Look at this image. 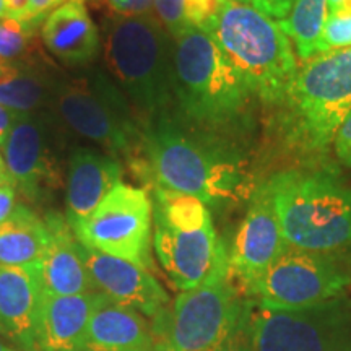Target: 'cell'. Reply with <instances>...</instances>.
<instances>
[{"label": "cell", "instance_id": "6da1fadb", "mask_svg": "<svg viewBox=\"0 0 351 351\" xmlns=\"http://www.w3.org/2000/svg\"><path fill=\"white\" fill-rule=\"evenodd\" d=\"M143 140L132 168L150 186L192 195L207 207L251 199L245 160L226 138L165 114L142 124Z\"/></svg>", "mask_w": 351, "mask_h": 351}, {"label": "cell", "instance_id": "7a4b0ae2", "mask_svg": "<svg viewBox=\"0 0 351 351\" xmlns=\"http://www.w3.org/2000/svg\"><path fill=\"white\" fill-rule=\"evenodd\" d=\"M252 98L243 77L210 34L187 25L174 38V103L179 119L215 134L245 129Z\"/></svg>", "mask_w": 351, "mask_h": 351}, {"label": "cell", "instance_id": "3957f363", "mask_svg": "<svg viewBox=\"0 0 351 351\" xmlns=\"http://www.w3.org/2000/svg\"><path fill=\"white\" fill-rule=\"evenodd\" d=\"M104 59L142 124L169 112L174 104V39L153 13L109 16Z\"/></svg>", "mask_w": 351, "mask_h": 351}, {"label": "cell", "instance_id": "277c9868", "mask_svg": "<svg viewBox=\"0 0 351 351\" xmlns=\"http://www.w3.org/2000/svg\"><path fill=\"white\" fill-rule=\"evenodd\" d=\"M288 245L332 254L351 245V191L326 171H285L267 181Z\"/></svg>", "mask_w": 351, "mask_h": 351}, {"label": "cell", "instance_id": "5b68a950", "mask_svg": "<svg viewBox=\"0 0 351 351\" xmlns=\"http://www.w3.org/2000/svg\"><path fill=\"white\" fill-rule=\"evenodd\" d=\"M221 47L252 95L280 106L298 73L293 44L278 21L245 3L225 0L207 33Z\"/></svg>", "mask_w": 351, "mask_h": 351}, {"label": "cell", "instance_id": "8992f818", "mask_svg": "<svg viewBox=\"0 0 351 351\" xmlns=\"http://www.w3.org/2000/svg\"><path fill=\"white\" fill-rule=\"evenodd\" d=\"M153 247L171 282L181 291L205 283L228 265V252L218 241L212 213L192 195L150 186Z\"/></svg>", "mask_w": 351, "mask_h": 351}, {"label": "cell", "instance_id": "52a82bcc", "mask_svg": "<svg viewBox=\"0 0 351 351\" xmlns=\"http://www.w3.org/2000/svg\"><path fill=\"white\" fill-rule=\"evenodd\" d=\"M280 108L293 145L304 150L330 145L337 127L351 112V47L306 60Z\"/></svg>", "mask_w": 351, "mask_h": 351}, {"label": "cell", "instance_id": "ba28073f", "mask_svg": "<svg viewBox=\"0 0 351 351\" xmlns=\"http://www.w3.org/2000/svg\"><path fill=\"white\" fill-rule=\"evenodd\" d=\"M52 101L69 129L106 148L109 155L132 160L142 152V122L135 119L121 88L99 70L57 83Z\"/></svg>", "mask_w": 351, "mask_h": 351}, {"label": "cell", "instance_id": "9c48e42d", "mask_svg": "<svg viewBox=\"0 0 351 351\" xmlns=\"http://www.w3.org/2000/svg\"><path fill=\"white\" fill-rule=\"evenodd\" d=\"M244 304L228 263L161 309L153 317V337L176 351H215L238 322Z\"/></svg>", "mask_w": 351, "mask_h": 351}, {"label": "cell", "instance_id": "30bf717a", "mask_svg": "<svg viewBox=\"0 0 351 351\" xmlns=\"http://www.w3.org/2000/svg\"><path fill=\"white\" fill-rule=\"evenodd\" d=\"M70 228L86 247L153 269V207L147 189L119 182L90 217Z\"/></svg>", "mask_w": 351, "mask_h": 351}, {"label": "cell", "instance_id": "8fae6325", "mask_svg": "<svg viewBox=\"0 0 351 351\" xmlns=\"http://www.w3.org/2000/svg\"><path fill=\"white\" fill-rule=\"evenodd\" d=\"M251 326L256 351H351V300L341 295L289 311L252 302Z\"/></svg>", "mask_w": 351, "mask_h": 351}, {"label": "cell", "instance_id": "7c38bea8", "mask_svg": "<svg viewBox=\"0 0 351 351\" xmlns=\"http://www.w3.org/2000/svg\"><path fill=\"white\" fill-rule=\"evenodd\" d=\"M350 282L348 271L328 254L288 245L244 298L262 309H302L341 296Z\"/></svg>", "mask_w": 351, "mask_h": 351}, {"label": "cell", "instance_id": "4fadbf2b", "mask_svg": "<svg viewBox=\"0 0 351 351\" xmlns=\"http://www.w3.org/2000/svg\"><path fill=\"white\" fill-rule=\"evenodd\" d=\"M287 247L288 243L285 241L270 187L265 181L254 189L247 212L232 239L231 252L228 254L230 274L243 296Z\"/></svg>", "mask_w": 351, "mask_h": 351}, {"label": "cell", "instance_id": "5bb4252c", "mask_svg": "<svg viewBox=\"0 0 351 351\" xmlns=\"http://www.w3.org/2000/svg\"><path fill=\"white\" fill-rule=\"evenodd\" d=\"M13 186L32 200L60 184L51 148V130L43 114H23L0 147Z\"/></svg>", "mask_w": 351, "mask_h": 351}, {"label": "cell", "instance_id": "9a60e30c", "mask_svg": "<svg viewBox=\"0 0 351 351\" xmlns=\"http://www.w3.org/2000/svg\"><path fill=\"white\" fill-rule=\"evenodd\" d=\"M80 252L93 291L108 301L152 319L169 304L168 293L148 270L124 258L95 251L82 243Z\"/></svg>", "mask_w": 351, "mask_h": 351}, {"label": "cell", "instance_id": "2e32d148", "mask_svg": "<svg viewBox=\"0 0 351 351\" xmlns=\"http://www.w3.org/2000/svg\"><path fill=\"white\" fill-rule=\"evenodd\" d=\"M43 295L38 262L21 267L0 265V335L20 351H39Z\"/></svg>", "mask_w": 351, "mask_h": 351}, {"label": "cell", "instance_id": "e0dca14e", "mask_svg": "<svg viewBox=\"0 0 351 351\" xmlns=\"http://www.w3.org/2000/svg\"><path fill=\"white\" fill-rule=\"evenodd\" d=\"M49 230V244L38 262L43 291L47 295L69 296L93 291L90 275L82 258L80 243L67 218L57 212L44 218Z\"/></svg>", "mask_w": 351, "mask_h": 351}, {"label": "cell", "instance_id": "ac0fdd59", "mask_svg": "<svg viewBox=\"0 0 351 351\" xmlns=\"http://www.w3.org/2000/svg\"><path fill=\"white\" fill-rule=\"evenodd\" d=\"M106 298L96 291L57 296L44 293L38 320L39 351H78L90 320Z\"/></svg>", "mask_w": 351, "mask_h": 351}, {"label": "cell", "instance_id": "d6986e66", "mask_svg": "<svg viewBox=\"0 0 351 351\" xmlns=\"http://www.w3.org/2000/svg\"><path fill=\"white\" fill-rule=\"evenodd\" d=\"M122 165L114 155L93 148H75L67 173V221H82L98 208L106 195L122 182Z\"/></svg>", "mask_w": 351, "mask_h": 351}, {"label": "cell", "instance_id": "ffe728a7", "mask_svg": "<svg viewBox=\"0 0 351 351\" xmlns=\"http://www.w3.org/2000/svg\"><path fill=\"white\" fill-rule=\"evenodd\" d=\"M41 38L51 54L69 67H86L101 49L99 32L83 0H72L54 8L44 19Z\"/></svg>", "mask_w": 351, "mask_h": 351}, {"label": "cell", "instance_id": "44dd1931", "mask_svg": "<svg viewBox=\"0 0 351 351\" xmlns=\"http://www.w3.org/2000/svg\"><path fill=\"white\" fill-rule=\"evenodd\" d=\"M155 337L145 315L129 307L104 301L88 326L78 351H153Z\"/></svg>", "mask_w": 351, "mask_h": 351}, {"label": "cell", "instance_id": "7402d4cb", "mask_svg": "<svg viewBox=\"0 0 351 351\" xmlns=\"http://www.w3.org/2000/svg\"><path fill=\"white\" fill-rule=\"evenodd\" d=\"M49 244L46 221L26 205H16L0 223V265L21 267L39 262Z\"/></svg>", "mask_w": 351, "mask_h": 351}, {"label": "cell", "instance_id": "603a6c76", "mask_svg": "<svg viewBox=\"0 0 351 351\" xmlns=\"http://www.w3.org/2000/svg\"><path fill=\"white\" fill-rule=\"evenodd\" d=\"M327 16V0H295L288 15L278 21L296 49V56L304 62L315 56Z\"/></svg>", "mask_w": 351, "mask_h": 351}, {"label": "cell", "instance_id": "cb8c5ba5", "mask_svg": "<svg viewBox=\"0 0 351 351\" xmlns=\"http://www.w3.org/2000/svg\"><path fill=\"white\" fill-rule=\"evenodd\" d=\"M56 83L46 73L20 69L12 77L0 80V104L19 114H33L52 98Z\"/></svg>", "mask_w": 351, "mask_h": 351}, {"label": "cell", "instance_id": "d4e9b609", "mask_svg": "<svg viewBox=\"0 0 351 351\" xmlns=\"http://www.w3.org/2000/svg\"><path fill=\"white\" fill-rule=\"evenodd\" d=\"M38 21L0 19V59L15 64L28 51Z\"/></svg>", "mask_w": 351, "mask_h": 351}, {"label": "cell", "instance_id": "484cf974", "mask_svg": "<svg viewBox=\"0 0 351 351\" xmlns=\"http://www.w3.org/2000/svg\"><path fill=\"white\" fill-rule=\"evenodd\" d=\"M348 47H351V12L328 13L315 54L348 49Z\"/></svg>", "mask_w": 351, "mask_h": 351}, {"label": "cell", "instance_id": "4316f807", "mask_svg": "<svg viewBox=\"0 0 351 351\" xmlns=\"http://www.w3.org/2000/svg\"><path fill=\"white\" fill-rule=\"evenodd\" d=\"M252 301L245 298V304L241 313L238 322L231 328L225 340L219 343L215 351H256L252 340V326H251Z\"/></svg>", "mask_w": 351, "mask_h": 351}, {"label": "cell", "instance_id": "83f0119b", "mask_svg": "<svg viewBox=\"0 0 351 351\" xmlns=\"http://www.w3.org/2000/svg\"><path fill=\"white\" fill-rule=\"evenodd\" d=\"M225 5V0H186V23L208 33Z\"/></svg>", "mask_w": 351, "mask_h": 351}, {"label": "cell", "instance_id": "f1b7e54d", "mask_svg": "<svg viewBox=\"0 0 351 351\" xmlns=\"http://www.w3.org/2000/svg\"><path fill=\"white\" fill-rule=\"evenodd\" d=\"M156 19L161 21L173 39L186 28V0H153Z\"/></svg>", "mask_w": 351, "mask_h": 351}, {"label": "cell", "instance_id": "f546056e", "mask_svg": "<svg viewBox=\"0 0 351 351\" xmlns=\"http://www.w3.org/2000/svg\"><path fill=\"white\" fill-rule=\"evenodd\" d=\"M332 145L337 158L345 166L351 168V112L346 114L345 119L337 127L332 138Z\"/></svg>", "mask_w": 351, "mask_h": 351}, {"label": "cell", "instance_id": "4dcf8cb0", "mask_svg": "<svg viewBox=\"0 0 351 351\" xmlns=\"http://www.w3.org/2000/svg\"><path fill=\"white\" fill-rule=\"evenodd\" d=\"M121 16H143L153 12V0H104Z\"/></svg>", "mask_w": 351, "mask_h": 351}, {"label": "cell", "instance_id": "1f68e13d", "mask_svg": "<svg viewBox=\"0 0 351 351\" xmlns=\"http://www.w3.org/2000/svg\"><path fill=\"white\" fill-rule=\"evenodd\" d=\"M293 2H295V0H254L252 7H256L257 10L269 15L270 19L280 21L288 15L289 10H291Z\"/></svg>", "mask_w": 351, "mask_h": 351}, {"label": "cell", "instance_id": "d6a6232c", "mask_svg": "<svg viewBox=\"0 0 351 351\" xmlns=\"http://www.w3.org/2000/svg\"><path fill=\"white\" fill-rule=\"evenodd\" d=\"M67 2H72V0H32L25 21H38V23H41L54 8Z\"/></svg>", "mask_w": 351, "mask_h": 351}, {"label": "cell", "instance_id": "836d02e7", "mask_svg": "<svg viewBox=\"0 0 351 351\" xmlns=\"http://www.w3.org/2000/svg\"><path fill=\"white\" fill-rule=\"evenodd\" d=\"M16 189L13 184H5L0 186V223H3L10 217L13 208L16 207Z\"/></svg>", "mask_w": 351, "mask_h": 351}, {"label": "cell", "instance_id": "e575fe53", "mask_svg": "<svg viewBox=\"0 0 351 351\" xmlns=\"http://www.w3.org/2000/svg\"><path fill=\"white\" fill-rule=\"evenodd\" d=\"M21 116H23V114L12 111V109H8L0 104V147H2L3 142H5L8 134H10L12 129L15 127V124L19 122Z\"/></svg>", "mask_w": 351, "mask_h": 351}, {"label": "cell", "instance_id": "d590c367", "mask_svg": "<svg viewBox=\"0 0 351 351\" xmlns=\"http://www.w3.org/2000/svg\"><path fill=\"white\" fill-rule=\"evenodd\" d=\"M29 3H32V0H3V10H5L3 19L25 21L29 10Z\"/></svg>", "mask_w": 351, "mask_h": 351}, {"label": "cell", "instance_id": "8d00e7d4", "mask_svg": "<svg viewBox=\"0 0 351 351\" xmlns=\"http://www.w3.org/2000/svg\"><path fill=\"white\" fill-rule=\"evenodd\" d=\"M16 70H19V65L5 62V60L0 59V80H3V78L7 77H12L13 73H16Z\"/></svg>", "mask_w": 351, "mask_h": 351}, {"label": "cell", "instance_id": "74e56055", "mask_svg": "<svg viewBox=\"0 0 351 351\" xmlns=\"http://www.w3.org/2000/svg\"><path fill=\"white\" fill-rule=\"evenodd\" d=\"M0 351H20V350L16 348L13 343H10L7 339H3V337L0 335Z\"/></svg>", "mask_w": 351, "mask_h": 351}, {"label": "cell", "instance_id": "f35d334b", "mask_svg": "<svg viewBox=\"0 0 351 351\" xmlns=\"http://www.w3.org/2000/svg\"><path fill=\"white\" fill-rule=\"evenodd\" d=\"M327 3H328V13H333L340 10L341 0H327Z\"/></svg>", "mask_w": 351, "mask_h": 351}, {"label": "cell", "instance_id": "ab89813d", "mask_svg": "<svg viewBox=\"0 0 351 351\" xmlns=\"http://www.w3.org/2000/svg\"><path fill=\"white\" fill-rule=\"evenodd\" d=\"M153 351H176V350L171 348L169 345L163 343V341H155V350Z\"/></svg>", "mask_w": 351, "mask_h": 351}, {"label": "cell", "instance_id": "60d3db41", "mask_svg": "<svg viewBox=\"0 0 351 351\" xmlns=\"http://www.w3.org/2000/svg\"><path fill=\"white\" fill-rule=\"evenodd\" d=\"M5 184H13L8 173H0V186H5Z\"/></svg>", "mask_w": 351, "mask_h": 351}, {"label": "cell", "instance_id": "b9f144b4", "mask_svg": "<svg viewBox=\"0 0 351 351\" xmlns=\"http://www.w3.org/2000/svg\"><path fill=\"white\" fill-rule=\"evenodd\" d=\"M339 12H351V0H341Z\"/></svg>", "mask_w": 351, "mask_h": 351}, {"label": "cell", "instance_id": "7bdbcfd3", "mask_svg": "<svg viewBox=\"0 0 351 351\" xmlns=\"http://www.w3.org/2000/svg\"><path fill=\"white\" fill-rule=\"evenodd\" d=\"M0 173H7V168H5V163H3L2 153H0Z\"/></svg>", "mask_w": 351, "mask_h": 351}, {"label": "cell", "instance_id": "ee69618b", "mask_svg": "<svg viewBox=\"0 0 351 351\" xmlns=\"http://www.w3.org/2000/svg\"><path fill=\"white\" fill-rule=\"evenodd\" d=\"M232 2H238V3H245V5H252L254 0H232Z\"/></svg>", "mask_w": 351, "mask_h": 351}, {"label": "cell", "instance_id": "f6af8a7d", "mask_svg": "<svg viewBox=\"0 0 351 351\" xmlns=\"http://www.w3.org/2000/svg\"><path fill=\"white\" fill-rule=\"evenodd\" d=\"M5 16V10H3V0H0V19Z\"/></svg>", "mask_w": 351, "mask_h": 351}]
</instances>
